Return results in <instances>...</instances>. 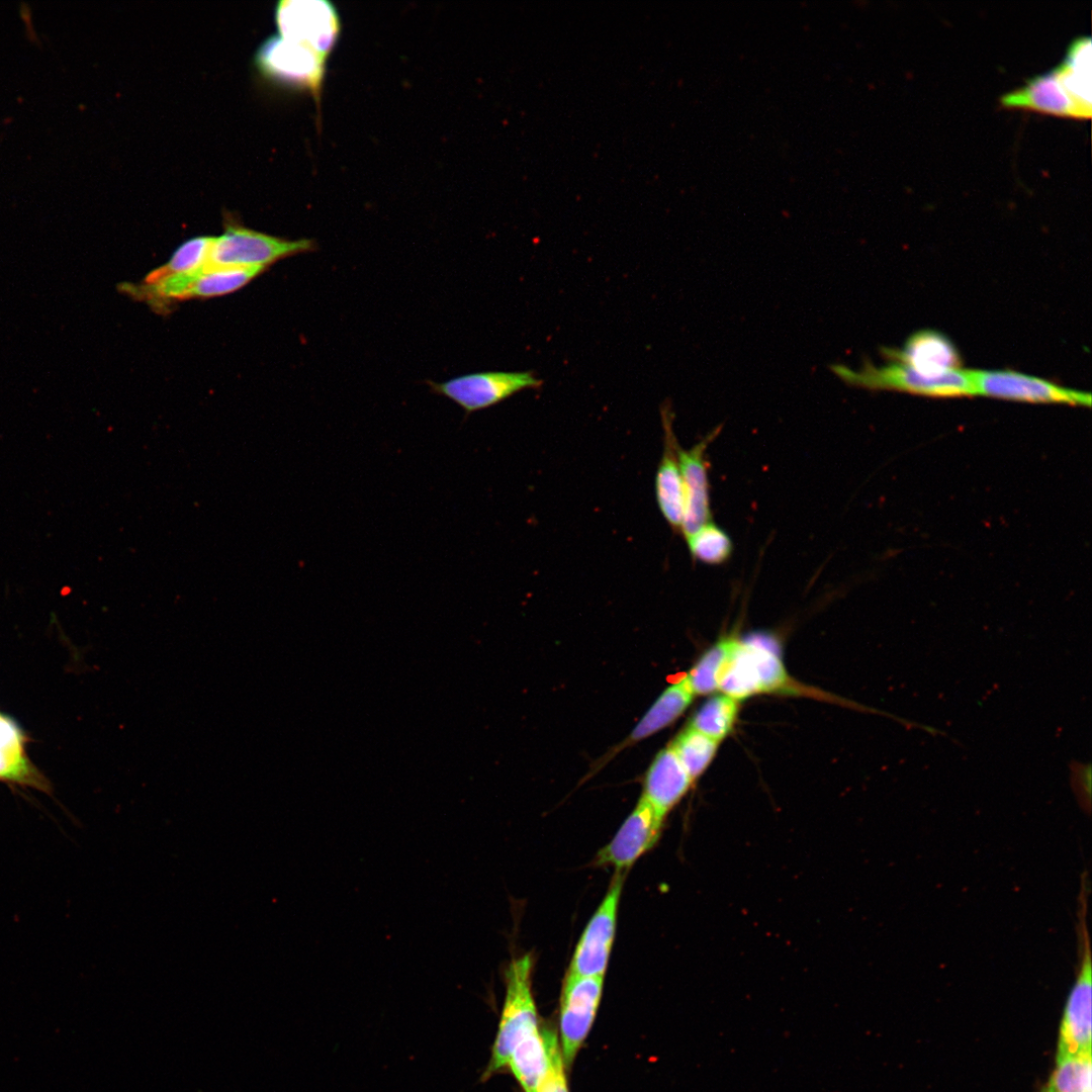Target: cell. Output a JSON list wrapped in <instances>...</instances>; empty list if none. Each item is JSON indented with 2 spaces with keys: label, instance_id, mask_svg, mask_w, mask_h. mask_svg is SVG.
Returning a JSON list of instances; mask_svg holds the SVG:
<instances>
[{
  "label": "cell",
  "instance_id": "obj_1",
  "mask_svg": "<svg viewBox=\"0 0 1092 1092\" xmlns=\"http://www.w3.org/2000/svg\"><path fill=\"white\" fill-rule=\"evenodd\" d=\"M1088 894L1087 874L1083 873L1077 912L1076 978L1064 1007L1056 1059L1091 1053L1092 963L1087 925Z\"/></svg>",
  "mask_w": 1092,
  "mask_h": 1092
},
{
  "label": "cell",
  "instance_id": "obj_2",
  "mask_svg": "<svg viewBox=\"0 0 1092 1092\" xmlns=\"http://www.w3.org/2000/svg\"><path fill=\"white\" fill-rule=\"evenodd\" d=\"M534 961L530 953L513 959L505 972L506 997L491 1056L481 1076L485 1081L508 1066L515 1046L539 1028L532 993Z\"/></svg>",
  "mask_w": 1092,
  "mask_h": 1092
},
{
  "label": "cell",
  "instance_id": "obj_3",
  "mask_svg": "<svg viewBox=\"0 0 1092 1092\" xmlns=\"http://www.w3.org/2000/svg\"><path fill=\"white\" fill-rule=\"evenodd\" d=\"M768 637L753 635L736 640L720 679L719 689L737 701L759 693L786 691L790 678Z\"/></svg>",
  "mask_w": 1092,
  "mask_h": 1092
},
{
  "label": "cell",
  "instance_id": "obj_4",
  "mask_svg": "<svg viewBox=\"0 0 1092 1092\" xmlns=\"http://www.w3.org/2000/svg\"><path fill=\"white\" fill-rule=\"evenodd\" d=\"M315 249L314 240H286L247 229L233 219H228L222 235L213 237L205 266L266 268L278 260L313 252Z\"/></svg>",
  "mask_w": 1092,
  "mask_h": 1092
},
{
  "label": "cell",
  "instance_id": "obj_5",
  "mask_svg": "<svg viewBox=\"0 0 1092 1092\" xmlns=\"http://www.w3.org/2000/svg\"><path fill=\"white\" fill-rule=\"evenodd\" d=\"M833 369L844 381L867 388L895 389L938 397L976 394L971 370L961 368L937 376L922 375L898 361L882 367L866 365L858 372L844 366H835Z\"/></svg>",
  "mask_w": 1092,
  "mask_h": 1092
},
{
  "label": "cell",
  "instance_id": "obj_6",
  "mask_svg": "<svg viewBox=\"0 0 1092 1092\" xmlns=\"http://www.w3.org/2000/svg\"><path fill=\"white\" fill-rule=\"evenodd\" d=\"M265 268L218 267L203 268L165 277L153 283L122 284L121 288L136 297L151 299L206 298L234 292L260 274Z\"/></svg>",
  "mask_w": 1092,
  "mask_h": 1092
},
{
  "label": "cell",
  "instance_id": "obj_7",
  "mask_svg": "<svg viewBox=\"0 0 1092 1092\" xmlns=\"http://www.w3.org/2000/svg\"><path fill=\"white\" fill-rule=\"evenodd\" d=\"M254 61L266 79L308 90L320 98L327 60L309 48L272 35L259 46Z\"/></svg>",
  "mask_w": 1092,
  "mask_h": 1092
},
{
  "label": "cell",
  "instance_id": "obj_8",
  "mask_svg": "<svg viewBox=\"0 0 1092 1092\" xmlns=\"http://www.w3.org/2000/svg\"><path fill=\"white\" fill-rule=\"evenodd\" d=\"M432 392L459 405L466 415L495 405L524 389L538 388L542 381L532 371H486L465 374L445 382L427 380Z\"/></svg>",
  "mask_w": 1092,
  "mask_h": 1092
},
{
  "label": "cell",
  "instance_id": "obj_9",
  "mask_svg": "<svg viewBox=\"0 0 1092 1092\" xmlns=\"http://www.w3.org/2000/svg\"><path fill=\"white\" fill-rule=\"evenodd\" d=\"M275 22L280 36L309 48L326 60L341 32L338 10L326 0H281L275 7Z\"/></svg>",
  "mask_w": 1092,
  "mask_h": 1092
},
{
  "label": "cell",
  "instance_id": "obj_10",
  "mask_svg": "<svg viewBox=\"0 0 1092 1092\" xmlns=\"http://www.w3.org/2000/svg\"><path fill=\"white\" fill-rule=\"evenodd\" d=\"M625 876L615 873L606 896L576 944L567 973L582 977L605 976L615 939Z\"/></svg>",
  "mask_w": 1092,
  "mask_h": 1092
},
{
  "label": "cell",
  "instance_id": "obj_11",
  "mask_svg": "<svg viewBox=\"0 0 1092 1092\" xmlns=\"http://www.w3.org/2000/svg\"><path fill=\"white\" fill-rule=\"evenodd\" d=\"M604 977L566 973L560 997V1039L564 1065L570 1067L595 1020Z\"/></svg>",
  "mask_w": 1092,
  "mask_h": 1092
},
{
  "label": "cell",
  "instance_id": "obj_12",
  "mask_svg": "<svg viewBox=\"0 0 1092 1092\" xmlns=\"http://www.w3.org/2000/svg\"><path fill=\"white\" fill-rule=\"evenodd\" d=\"M664 818L641 797L612 840L598 851L593 864L626 875L656 844Z\"/></svg>",
  "mask_w": 1092,
  "mask_h": 1092
},
{
  "label": "cell",
  "instance_id": "obj_13",
  "mask_svg": "<svg viewBox=\"0 0 1092 1092\" xmlns=\"http://www.w3.org/2000/svg\"><path fill=\"white\" fill-rule=\"evenodd\" d=\"M976 394L1029 401L1090 405L1091 395L1008 370H971Z\"/></svg>",
  "mask_w": 1092,
  "mask_h": 1092
},
{
  "label": "cell",
  "instance_id": "obj_14",
  "mask_svg": "<svg viewBox=\"0 0 1092 1092\" xmlns=\"http://www.w3.org/2000/svg\"><path fill=\"white\" fill-rule=\"evenodd\" d=\"M1000 102L1007 107H1021L1077 118L1091 115V103L1075 95L1056 67L1033 76L1024 85L1003 94Z\"/></svg>",
  "mask_w": 1092,
  "mask_h": 1092
},
{
  "label": "cell",
  "instance_id": "obj_15",
  "mask_svg": "<svg viewBox=\"0 0 1092 1092\" xmlns=\"http://www.w3.org/2000/svg\"><path fill=\"white\" fill-rule=\"evenodd\" d=\"M718 431L712 432L689 450L682 449L679 445L676 447L685 496V513L680 531L685 537L711 522L705 453Z\"/></svg>",
  "mask_w": 1092,
  "mask_h": 1092
},
{
  "label": "cell",
  "instance_id": "obj_16",
  "mask_svg": "<svg viewBox=\"0 0 1092 1092\" xmlns=\"http://www.w3.org/2000/svg\"><path fill=\"white\" fill-rule=\"evenodd\" d=\"M889 355L925 376H937L959 369L960 354L950 340L935 331L913 334L901 350H889Z\"/></svg>",
  "mask_w": 1092,
  "mask_h": 1092
},
{
  "label": "cell",
  "instance_id": "obj_17",
  "mask_svg": "<svg viewBox=\"0 0 1092 1092\" xmlns=\"http://www.w3.org/2000/svg\"><path fill=\"white\" fill-rule=\"evenodd\" d=\"M664 449L655 476V494L658 508L673 530L681 531L685 496L677 460V442L672 431L670 413L662 410Z\"/></svg>",
  "mask_w": 1092,
  "mask_h": 1092
},
{
  "label": "cell",
  "instance_id": "obj_18",
  "mask_svg": "<svg viewBox=\"0 0 1092 1092\" xmlns=\"http://www.w3.org/2000/svg\"><path fill=\"white\" fill-rule=\"evenodd\" d=\"M692 782L674 751L668 746L661 750L651 763L641 797L665 817L685 796Z\"/></svg>",
  "mask_w": 1092,
  "mask_h": 1092
},
{
  "label": "cell",
  "instance_id": "obj_19",
  "mask_svg": "<svg viewBox=\"0 0 1092 1092\" xmlns=\"http://www.w3.org/2000/svg\"><path fill=\"white\" fill-rule=\"evenodd\" d=\"M0 780L50 792L48 781L26 756L24 735L17 724L0 713Z\"/></svg>",
  "mask_w": 1092,
  "mask_h": 1092
},
{
  "label": "cell",
  "instance_id": "obj_20",
  "mask_svg": "<svg viewBox=\"0 0 1092 1092\" xmlns=\"http://www.w3.org/2000/svg\"><path fill=\"white\" fill-rule=\"evenodd\" d=\"M549 1066V1051L545 1030L525 1036L513 1050L508 1066L524 1092H536Z\"/></svg>",
  "mask_w": 1092,
  "mask_h": 1092
},
{
  "label": "cell",
  "instance_id": "obj_21",
  "mask_svg": "<svg viewBox=\"0 0 1092 1092\" xmlns=\"http://www.w3.org/2000/svg\"><path fill=\"white\" fill-rule=\"evenodd\" d=\"M693 697L685 678L669 686L635 726L629 741H640L668 726L685 712Z\"/></svg>",
  "mask_w": 1092,
  "mask_h": 1092
},
{
  "label": "cell",
  "instance_id": "obj_22",
  "mask_svg": "<svg viewBox=\"0 0 1092 1092\" xmlns=\"http://www.w3.org/2000/svg\"><path fill=\"white\" fill-rule=\"evenodd\" d=\"M735 639L727 638L707 650L685 677L694 695H706L719 689V684Z\"/></svg>",
  "mask_w": 1092,
  "mask_h": 1092
},
{
  "label": "cell",
  "instance_id": "obj_23",
  "mask_svg": "<svg viewBox=\"0 0 1092 1092\" xmlns=\"http://www.w3.org/2000/svg\"><path fill=\"white\" fill-rule=\"evenodd\" d=\"M737 702L722 693L711 697L694 715L690 727L717 742L721 741L733 728L738 710Z\"/></svg>",
  "mask_w": 1092,
  "mask_h": 1092
},
{
  "label": "cell",
  "instance_id": "obj_24",
  "mask_svg": "<svg viewBox=\"0 0 1092 1092\" xmlns=\"http://www.w3.org/2000/svg\"><path fill=\"white\" fill-rule=\"evenodd\" d=\"M1091 1053L1056 1059V1067L1039 1092H1092Z\"/></svg>",
  "mask_w": 1092,
  "mask_h": 1092
},
{
  "label": "cell",
  "instance_id": "obj_25",
  "mask_svg": "<svg viewBox=\"0 0 1092 1092\" xmlns=\"http://www.w3.org/2000/svg\"><path fill=\"white\" fill-rule=\"evenodd\" d=\"M718 743L719 742L689 726L669 746L674 751L692 781H694L711 762Z\"/></svg>",
  "mask_w": 1092,
  "mask_h": 1092
},
{
  "label": "cell",
  "instance_id": "obj_26",
  "mask_svg": "<svg viewBox=\"0 0 1092 1092\" xmlns=\"http://www.w3.org/2000/svg\"><path fill=\"white\" fill-rule=\"evenodd\" d=\"M213 237H196L184 242L163 266L153 270L145 283H153L165 277L190 273L203 268Z\"/></svg>",
  "mask_w": 1092,
  "mask_h": 1092
},
{
  "label": "cell",
  "instance_id": "obj_27",
  "mask_svg": "<svg viewBox=\"0 0 1092 1092\" xmlns=\"http://www.w3.org/2000/svg\"><path fill=\"white\" fill-rule=\"evenodd\" d=\"M689 550L696 560L706 564H722L732 554V541L728 534L714 523H707L686 537Z\"/></svg>",
  "mask_w": 1092,
  "mask_h": 1092
},
{
  "label": "cell",
  "instance_id": "obj_28",
  "mask_svg": "<svg viewBox=\"0 0 1092 1092\" xmlns=\"http://www.w3.org/2000/svg\"><path fill=\"white\" fill-rule=\"evenodd\" d=\"M544 1030L549 1051V1066L536 1092H568L565 1065L557 1037L552 1030Z\"/></svg>",
  "mask_w": 1092,
  "mask_h": 1092
},
{
  "label": "cell",
  "instance_id": "obj_29",
  "mask_svg": "<svg viewBox=\"0 0 1092 1092\" xmlns=\"http://www.w3.org/2000/svg\"><path fill=\"white\" fill-rule=\"evenodd\" d=\"M1071 785L1081 807L1089 813L1091 808V764L1072 761Z\"/></svg>",
  "mask_w": 1092,
  "mask_h": 1092
},
{
  "label": "cell",
  "instance_id": "obj_30",
  "mask_svg": "<svg viewBox=\"0 0 1092 1092\" xmlns=\"http://www.w3.org/2000/svg\"><path fill=\"white\" fill-rule=\"evenodd\" d=\"M19 14H20V17H21L22 21L25 24V35H26V37L29 39V41L37 43L38 46H40V42L38 41V37H37V35H36V33H35L34 29H33L32 23H31V10H30V7H29V5L27 3H25V2L20 3Z\"/></svg>",
  "mask_w": 1092,
  "mask_h": 1092
}]
</instances>
